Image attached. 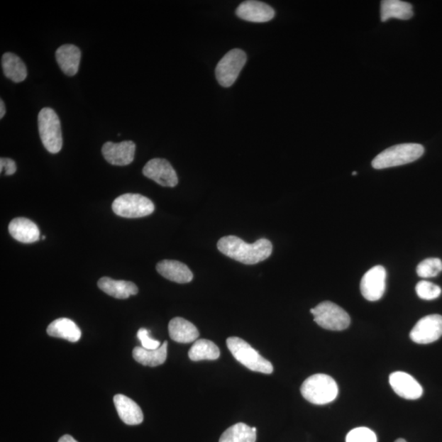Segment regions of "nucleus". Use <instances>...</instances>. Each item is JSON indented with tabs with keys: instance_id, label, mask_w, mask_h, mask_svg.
<instances>
[{
	"instance_id": "obj_1",
	"label": "nucleus",
	"mask_w": 442,
	"mask_h": 442,
	"mask_svg": "<svg viewBox=\"0 0 442 442\" xmlns=\"http://www.w3.org/2000/svg\"><path fill=\"white\" fill-rule=\"evenodd\" d=\"M217 248L223 255L245 265L263 262L273 251L272 243L268 239L260 238L254 243H247L233 236L221 238Z\"/></svg>"
},
{
	"instance_id": "obj_2",
	"label": "nucleus",
	"mask_w": 442,
	"mask_h": 442,
	"mask_svg": "<svg viewBox=\"0 0 442 442\" xmlns=\"http://www.w3.org/2000/svg\"><path fill=\"white\" fill-rule=\"evenodd\" d=\"M424 153V148L419 143H402L380 153L372 160V166L377 170L403 166L416 161Z\"/></svg>"
},
{
	"instance_id": "obj_3",
	"label": "nucleus",
	"mask_w": 442,
	"mask_h": 442,
	"mask_svg": "<svg viewBox=\"0 0 442 442\" xmlns=\"http://www.w3.org/2000/svg\"><path fill=\"white\" fill-rule=\"evenodd\" d=\"M301 392L307 402L321 406L331 403L337 398L338 387L332 377L317 374L309 377L302 383Z\"/></svg>"
},
{
	"instance_id": "obj_4",
	"label": "nucleus",
	"mask_w": 442,
	"mask_h": 442,
	"mask_svg": "<svg viewBox=\"0 0 442 442\" xmlns=\"http://www.w3.org/2000/svg\"><path fill=\"white\" fill-rule=\"evenodd\" d=\"M226 344L233 358L248 370L263 372L265 375L272 374L273 365L263 358L246 341L241 338L231 337L226 340Z\"/></svg>"
},
{
	"instance_id": "obj_5",
	"label": "nucleus",
	"mask_w": 442,
	"mask_h": 442,
	"mask_svg": "<svg viewBox=\"0 0 442 442\" xmlns=\"http://www.w3.org/2000/svg\"><path fill=\"white\" fill-rule=\"evenodd\" d=\"M38 127L43 145L50 153H60L62 148V128L55 110L45 108L40 111Z\"/></svg>"
},
{
	"instance_id": "obj_6",
	"label": "nucleus",
	"mask_w": 442,
	"mask_h": 442,
	"mask_svg": "<svg viewBox=\"0 0 442 442\" xmlns=\"http://www.w3.org/2000/svg\"><path fill=\"white\" fill-rule=\"evenodd\" d=\"M311 313L318 326L332 331H342L348 328L350 324L348 312L331 302L319 303L315 308L311 309Z\"/></svg>"
},
{
	"instance_id": "obj_7",
	"label": "nucleus",
	"mask_w": 442,
	"mask_h": 442,
	"mask_svg": "<svg viewBox=\"0 0 442 442\" xmlns=\"http://www.w3.org/2000/svg\"><path fill=\"white\" fill-rule=\"evenodd\" d=\"M113 210L116 215L121 217L140 218L151 215L155 206L145 196L126 194L114 200Z\"/></svg>"
},
{
	"instance_id": "obj_8",
	"label": "nucleus",
	"mask_w": 442,
	"mask_h": 442,
	"mask_svg": "<svg viewBox=\"0 0 442 442\" xmlns=\"http://www.w3.org/2000/svg\"><path fill=\"white\" fill-rule=\"evenodd\" d=\"M247 62V55L239 49L228 52L216 68V77L223 87H231L236 82L239 74Z\"/></svg>"
},
{
	"instance_id": "obj_9",
	"label": "nucleus",
	"mask_w": 442,
	"mask_h": 442,
	"mask_svg": "<svg viewBox=\"0 0 442 442\" xmlns=\"http://www.w3.org/2000/svg\"><path fill=\"white\" fill-rule=\"evenodd\" d=\"M386 270L382 265L367 271L360 282L362 295L370 302L380 300L386 290Z\"/></svg>"
},
{
	"instance_id": "obj_10",
	"label": "nucleus",
	"mask_w": 442,
	"mask_h": 442,
	"mask_svg": "<svg viewBox=\"0 0 442 442\" xmlns=\"http://www.w3.org/2000/svg\"><path fill=\"white\" fill-rule=\"evenodd\" d=\"M409 336L413 342L418 344L436 342L442 336V316L430 315L419 319Z\"/></svg>"
},
{
	"instance_id": "obj_11",
	"label": "nucleus",
	"mask_w": 442,
	"mask_h": 442,
	"mask_svg": "<svg viewBox=\"0 0 442 442\" xmlns=\"http://www.w3.org/2000/svg\"><path fill=\"white\" fill-rule=\"evenodd\" d=\"M143 174L163 187L172 188L178 184L177 174L166 159L150 160L143 167Z\"/></svg>"
},
{
	"instance_id": "obj_12",
	"label": "nucleus",
	"mask_w": 442,
	"mask_h": 442,
	"mask_svg": "<svg viewBox=\"0 0 442 442\" xmlns=\"http://www.w3.org/2000/svg\"><path fill=\"white\" fill-rule=\"evenodd\" d=\"M136 148L133 141L106 142L102 148V153L106 162L114 166L123 167L134 161Z\"/></svg>"
},
{
	"instance_id": "obj_13",
	"label": "nucleus",
	"mask_w": 442,
	"mask_h": 442,
	"mask_svg": "<svg viewBox=\"0 0 442 442\" xmlns=\"http://www.w3.org/2000/svg\"><path fill=\"white\" fill-rule=\"evenodd\" d=\"M390 385L399 397L407 400H417L423 395V387L407 372H394L389 377Z\"/></svg>"
},
{
	"instance_id": "obj_14",
	"label": "nucleus",
	"mask_w": 442,
	"mask_h": 442,
	"mask_svg": "<svg viewBox=\"0 0 442 442\" xmlns=\"http://www.w3.org/2000/svg\"><path fill=\"white\" fill-rule=\"evenodd\" d=\"M239 18L251 23H267L275 18V10L263 2L248 0L243 2L236 10Z\"/></svg>"
},
{
	"instance_id": "obj_15",
	"label": "nucleus",
	"mask_w": 442,
	"mask_h": 442,
	"mask_svg": "<svg viewBox=\"0 0 442 442\" xmlns=\"http://www.w3.org/2000/svg\"><path fill=\"white\" fill-rule=\"evenodd\" d=\"M158 272L168 280L178 284H187L194 275L187 265L178 260H164L157 265Z\"/></svg>"
},
{
	"instance_id": "obj_16",
	"label": "nucleus",
	"mask_w": 442,
	"mask_h": 442,
	"mask_svg": "<svg viewBox=\"0 0 442 442\" xmlns=\"http://www.w3.org/2000/svg\"><path fill=\"white\" fill-rule=\"evenodd\" d=\"M9 231L16 241L32 243L39 241L40 230L33 221L24 217L15 218L10 222Z\"/></svg>"
},
{
	"instance_id": "obj_17",
	"label": "nucleus",
	"mask_w": 442,
	"mask_h": 442,
	"mask_svg": "<svg viewBox=\"0 0 442 442\" xmlns=\"http://www.w3.org/2000/svg\"><path fill=\"white\" fill-rule=\"evenodd\" d=\"M56 60L61 70L69 77L78 72L81 62L82 52L74 45H64L58 48L55 53Z\"/></svg>"
},
{
	"instance_id": "obj_18",
	"label": "nucleus",
	"mask_w": 442,
	"mask_h": 442,
	"mask_svg": "<svg viewBox=\"0 0 442 442\" xmlns=\"http://www.w3.org/2000/svg\"><path fill=\"white\" fill-rule=\"evenodd\" d=\"M114 402L120 419L126 424L138 425L143 421L142 409L138 404L121 394L114 397Z\"/></svg>"
},
{
	"instance_id": "obj_19",
	"label": "nucleus",
	"mask_w": 442,
	"mask_h": 442,
	"mask_svg": "<svg viewBox=\"0 0 442 442\" xmlns=\"http://www.w3.org/2000/svg\"><path fill=\"white\" fill-rule=\"evenodd\" d=\"M168 330L170 338L179 343H193L199 337L198 328L184 318L172 319L169 323Z\"/></svg>"
},
{
	"instance_id": "obj_20",
	"label": "nucleus",
	"mask_w": 442,
	"mask_h": 442,
	"mask_svg": "<svg viewBox=\"0 0 442 442\" xmlns=\"http://www.w3.org/2000/svg\"><path fill=\"white\" fill-rule=\"evenodd\" d=\"M98 286L105 294L117 298V299H127L131 296L138 294V287L132 282L115 280L109 277H104L98 282Z\"/></svg>"
},
{
	"instance_id": "obj_21",
	"label": "nucleus",
	"mask_w": 442,
	"mask_h": 442,
	"mask_svg": "<svg viewBox=\"0 0 442 442\" xmlns=\"http://www.w3.org/2000/svg\"><path fill=\"white\" fill-rule=\"evenodd\" d=\"M50 337L62 338L69 342L77 343L82 338L81 329L76 323L67 318L55 319L47 328Z\"/></svg>"
},
{
	"instance_id": "obj_22",
	"label": "nucleus",
	"mask_w": 442,
	"mask_h": 442,
	"mask_svg": "<svg viewBox=\"0 0 442 442\" xmlns=\"http://www.w3.org/2000/svg\"><path fill=\"white\" fill-rule=\"evenodd\" d=\"M168 343L165 341L161 347L156 350H148L136 347L133 350V358L143 365L156 367L165 363L167 358Z\"/></svg>"
},
{
	"instance_id": "obj_23",
	"label": "nucleus",
	"mask_w": 442,
	"mask_h": 442,
	"mask_svg": "<svg viewBox=\"0 0 442 442\" xmlns=\"http://www.w3.org/2000/svg\"><path fill=\"white\" fill-rule=\"evenodd\" d=\"M414 16L411 4L400 0H383L381 2V20L387 21L390 18L409 20Z\"/></svg>"
},
{
	"instance_id": "obj_24",
	"label": "nucleus",
	"mask_w": 442,
	"mask_h": 442,
	"mask_svg": "<svg viewBox=\"0 0 442 442\" xmlns=\"http://www.w3.org/2000/svg\"><path fill=\"white\" fill-rule=\"evenodd\" d=\"M2 67L5 77L15 83L25 81L28 70L25 63L13 53H6L2 57Z\"/></svg>"
},
{
	"instance_id": "obj_25",
	"label": "nucleus",
	"mask_w": 442,
	"mask_h": 442,
	"mask_svg": "<svg viewBox=\"0 0 442 442\" xmlns=\"http://www.w3.org/2000/svg\"><path fill=\"white\" fill-rule=\"evenodd\" d=\"M220 355L219 348L207 339L197 340L189 351V358L193 361L216 360Z\"/></svg>"
},
{
	"instance_id": "obj_26",
	"label": "nucleus",
	"mask_w": 442,
	"mask_h": 442,
	"mask_svg": "<svg viewBox=\"0 0 442 442\" xmlns=\"http://www.w3.org/2000/svg\"><path fill=\"white\" fill-rule=\"evenodd\" d=\"M257 428L243 423L231 426L221 435L219 442H255Z\"/></svg>"
},
{
	"instance_id": "obj_27",
	"label": "nucleus",
	"mask_w": 442,
	"mask_h": 442,
	"mask_svg": "<svg viewBox=\"0 0 442 442\" xmlns=\"http://www.w3.org/2000/svg\"><path fill=\"white\" fill-rule=\"evenodd\" d=\"M442 271V262L438 258H428L417 266V274L424 279L433 278Z\"/></svg>"
},
{
	"instance_id": "obj_28",
	"label": "nucleus",
	"mask_w": 442,
	"mask_h": 442,
	"mask_svg": "<svg viewBox=\"0 0 442 442\" xmlns=\"http://www.w3.org/2000/svg\"><path fill=\"white\" fill-rule=\"evenodd\" d=\"M417 295L423 300H434L439 297L441 294V287L431 282L422 280L419 282L415 287Z\"/></svg>"
},
{
	"instance_id": "obj_29",
	"label": "nucleus",
	"mask_w": 442,
	"mask_h": 442,
	"mask_svg": "<svg viewBox=\"0 0 442 442\" xmlns=\"http://www.w3.org/2000/svg\"><path fill=\"white\" fill-rule=\"evenodd\" d=\"M377 436L368 428L354 429L346 436V442H377Z\"/></svg>"
},
{
	"instance_id": "obj_30",
	"label": "nucleus",
	"mask_w": 442,
	"mask_h": 442,
	"mask_svg": "<svg viewBox=\"0 0 442 442\" xmlns=\"http://www.w3.org/2000/svg\"><path fill=\"white\" fill-rule=\"evenodd\" d=\"M150 333V330L142 328L138 330L137 337L141 342L142 348L148 350H156L161 347V343L156 339L152 338L150 335H149Z\"/></svg>"
},
{
	"instance_id": "obj_31",
	"label": "nucleus",
	"mask_w": 442,
	"mask_h": 442,
	"mask_svg": "<svg viewBox=\"0 0 442 442\" xmlns=\"http://www.w3.org/2000/svg\"><path fill=\"white\" fill-rule=\"evenodd\" d=\"M0 172L6 175H13L17 172V165L13 160L6 158L0 159Z\"/></svg>"
},
{
	"instance_id": "obj_32",
	"label": "nucleus",
	"mask_w": 442,
	"mask_h": 442,
	"mask_svg": "<svg viewBox=\"0 0 442 442\" xmlns=\"http://www.w3.org/2000/svg\"><path fill=\"white\" fill-rule=\"evenodd\" d=\"M58 442H78L76 439H74L70 435H65L58 441Z\"/></svg>"
},
{
	"instance_id": "obj_33",
	"label": "nucleus",
	"mask_w": 442,
	"mask_h": 442,
	"mask_svg": "<svg viewBox=\"0 0 442 442\" xmlns=\"http://www.w3.org/2000/svg\"><path fill=\"white\" fill-rule=\"evenodd\" d=\"M5 114H6V109H5V105L3 99L0 100V118H3Z\"/></svg>"
},
{
	"instance_id": "obj_34",
	"label": "nucleus",
	"mask_w": 442,
	"mask_h": 442,
	"mask_svg": "<svg viewBox=\"0 0 442 442\" xmlns=\"http://www.w3.org/2000/svg\"><path fill=\"white\" fill-rule=\"evenodd\" d=\"M395 442H407V441L406 440L402 439V438H399Z\"/></svg>"
},
{
	"instance_id": "obj_35",
	"label": "nucleus",
	"mask_w": 442,
	"mask_h": 442,
	"mask_svg": "<svg viewBox=\"0 0 442 442\" xmlns=\"http://www.w3.org/2000/svg\"><path fill=\"white\" fill-rule=\"evenodd\" d=\"M42 239H45V236H43V237H42Z\"/></svg>"
},
{
	"instance_id": "obj_36",
	"label": "nucleus",
	"mask_w": 442,
	"mask_h": 442,
	"mask_svg": "<svg viewBox=\"0 0 442 442\" xmlns=\"http://www.w3.org/2000/svg\"><path fill=\"white\" fill-rule=\"evenodd\" d=\"M356 174H358V173H356V172H353V175H355Z\"/></svg>"
}]
</instances>
